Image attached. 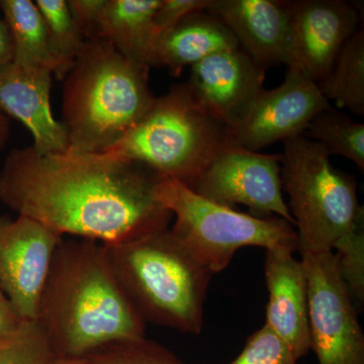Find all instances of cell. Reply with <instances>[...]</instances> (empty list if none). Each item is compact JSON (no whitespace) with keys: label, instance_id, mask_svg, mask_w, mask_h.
Segmentation results:
<instances>
[{"label":"cell","instance_id":"9a60e30c","mask_svg":"<svg viewBox=\"0 0 364 364\" xmlns=\"http://www.w3.org/2000/svg\"><path fill=\"white\" fill-rule=\"evenodd\" d=\"M264 274L269 294L265 325L289 345L299 360L310 351L305 267L294 253L267 250Z\"/></svg>","mask_w":364,"mask_h":364},{"label":"cell","instance_id":"44dd1931","mask_svg":"<svg viewBox=\"0 0 364 364\" xmlns=\"http://www.w3.org/2000/svg\"><path fill=\"white\" fill-rule=\"evenodd\" d=\"M304 136L320 143L330 156L347 158L364 171L363 124L331 107L314 117Z\"/></svg>","mask_w":364,"mask_h":364},{"label":"cell","instance_id":"ba28073f","mask_svg":"<svg viewBox=\"0 0 364 364\" xmlns=\"http://www.w3.org/2000/svg\"><path fill=\"white\" fill-rule=\"evenodd\" d=\"M308 279L310 350L318 364H364L359 314L337 270L333 251H301Z\"/></svg>","mask_w":364,"mask_h":364},{"label":"cell","instance_id":"ffe728a7","mask_svg":"<svg viewBox=\"0 0 364 364\" xmlns=\"http://www.w3.org/2000/svg\"><path fill=\"white\" fill-rule=\"evenodd\" d=\"M321 92L328 102L333 100L358 116L364 114V30L359 26L320 83Z\"/></svg>","mask_w":364,"mask_h":364},{"label":"cell","instance_id":"7c38bea8","mask_svg":"<svg viewBox=\"0 0 364 364\" xmlns=\"http://www.w3.org/2000/svg\"><path fill=\"white\" fill-rule=\"evenodd\" d=\"M331 107L317 83L287 71L279 87L261 92L240 124L227 129L228 143L257 152L303 136L314 117Z\"/></svg>","mask_w":364,"mask_h":364},{"label":"cell","instance_id":"277c9868","mask_svg":"<svg viewBox=\"0 0 364 364\" xmlns=\"http://www.w3.org/2000/svg\"><path fill=\"white\" fill-rule=\"evenodd\" d=\"M105 247L117 282L144 322L200 334L213 273L169 229Z\"/></svg>","mask_w":364,"mask_h":364},{"label":"cell","instance_id":"4dcf8cb0","mask_svg":"<svg viewBox=\"0 0 364 364\" xmlns=\"http://www.w3.org/2000/svg\"><path fill=\"white\" fill-rule=\"evenodd\" d=\"M11 135V119L0 112V151L4 150Z\"/></svg>","mask_w":364,"mask_h":364},{"label":"cell","instance_id":"4fadbf2b","mask_svg":"<svg viewBox=\"0 0 364 364\" xmlns=\"http://www.w3.org/2000/svg\"><path fill=\"white\" fill-rule=\"evenodd\" d=\"M265 69L241 49L217 53L191 67L196 100L227 129L240 124L263 90Z\"/></svg>","mask_w":364,"mask_h":364},{"label":"cell","instance_id":"8fae6325","mask_svg":"<svg viewBox=\"0 0 364 364\" xmlns=\"http://www.w3.org/2000/svg\"><path fill=\"white\" fill-rule=\"evenodd\" d=\"M63 236L31 218L0 215V289L25 321H36L53 256Z\"/></svg>","mask_w":364,"mask_h":364},{"label":"cell","instance_id":"f546056e","mask_svg":"<svg viewBox=\"0 0 364 364\" xmlns=\"http://www.w3.org/2000/svg\"><path fill=\"white\" fill-rule=\"evenodd\" d=\"M14 43L6 21L0 18V69L14 61Z\"/></svg>","mask_w":364,"mask_h":364},{"label":"cell","instance_id":"484cf974","mask_svg":"<svg viewBox=\"0 0 364 364\" xmlns=\"http://www.w3.org/2000/svg\"><path fill=\"white\" fill-rule=\"evenodd\" d=\"M229 364H298L289 345L263 326L249 337L240 355Z\"/></svg>","mask_w":364,"mask_h":364},{"label":"cell","instance_id":"9c48e42d","mask_svg":"<svg viewBox=\"0 0 364 364\" xmlns=\"http://www.w3.org/2000/svg\"><path fill=\"white\" fill-rule=\"evenodd\" d=\"M280 162L282 155L228 143L188 188L210 202L247 205L255 217H279L294 226L282 195Z\"/></svg>","mask_w":364,"mask_h":364},{"label":"cell","instance_id":"3957f363","mask_svg":"<svg viewBox=\"0 0 364 364\" xmlns=\"http://www.w3.org/2000/svg\"><path fill=\"white\" fill-rule=\"evenodd\" d=\"M149 71L107 41L85 40L64 78L61 123L67 153L98 154L123 138L156 100Z\"/></svg>","mask_w":364,"mask_h":364},{"label":"cell","instance_id":"d4e9b609","mask_svg":"<svg viewBox=\"0 0 364 364\" xmlns=\"http://www.w3.org/2000/svg\"><path fill=\"white\" fill-rule=\"evenodd\" d=\"M86 358L93 364H186L166 347L146 337L107 345Z\"/></svg>","mask_w":364,"mask_h":364},{"label":"cell","instance_id":"d6986e66","mask_svg":"<svg viewBox=\"0 0 364 364\" xmlns=\"http://www.w3.org/2000/svg\"><path fill=\"white\" fill-rule=\"evenodd\" d=\"M14 43V63L28 68H47L54 75L56 64L53 59L49 36L44 18L32 0H0Z\"/></svg>","mask_w":364,"mask_h":364},{"label":"cell","instance_id":"30bf717a","mask_svg":"<svg viewBox=\"0 0 364 364\" xmlns=\"http://www.w3.org/2000/svg\"><path fill=\"white\" fill-rule=\"evenodd\" d=\"M289 13V70L320 83L345 43L358 30L360 11L343 0L287 2Z\"/></svg>","mask_w":364,"mask_h":364},{"label":"cell","instance_id":"1f68e13d","mask_svg":"<svg viewBox=\"0 0 364 364\" xmlns=\"http://www.w3.org/2000/svg\"><path fill=\"white\" fill-rule=\"evenodd\" d=\"M54 364H93L87 358H56Z\"/></svg>","mask_w":364,"mask_h":364},{"label":"cell","instance_id":"6da1fadb","mask_svg":"<svg viewBox=\"0 0 364 364\" xmlns=\"http://www.w3.org/2000/svg\"><path fill=\"white\" fill-rule=\"evenodd\" d=\"M160 177L97 154L42 155L14 148L0 171V202L61 236L119 245L168 229L155 195Z\"/></svg>","mask_w":364,"mask_h":364},{"label":"cell","instance_id":"4316f807","mask_svg":"<svg viewBox=\"0 0 364 364\" xmlns=\"http://www.w3.org/2000/svg\"><path fill=\"white\" fill-rule=\"evenodd\" d=\"M210 4L212 0H161L154 16L157 42L191 14L208 9Z\"/></svg>","mask_w":364,"mask_h":364},{"label":"cell","instance_id":"cb8c5ba5","mask_svg":"<svg viewBox=\"0 0 364 364\" xmlns=\"http://www.w3.org/2000/svg\"><path fill=\"white\" fill-rule=\"evenodd\" d=\"M56 356L37 321L0 338V364H54Z\"/></svg>","mask_w":364,"mask_h":364},{"label":"cell","instance_id":"7a4b0ae2","mask_svg":"<svg viewBox=\"0 0 364 364\" xmlns=\"http://www.w3.org/2000/svg\"><path fill=\"white\" fill-rule=\"evenodd\" d=\"M36 321L56 358H86L146 337V323L117 282L104 244L75 237L57 246Z\"/></svg>","mask_w":364,"mask_h":364},{"label":"cell","instance_id":"52a82bcc","mask_svg":"<svg viewBox=\"0 0 364 364\" xmlns=\"http://www.w3.org/2000/svg\"><path fill=\"white\" fill-rule=\"evenodd\" d=\"M155 195L176 215L171 233L213 274L224 270L246 246L299 251L296 230L282 218L255 217L210 202L176 179H160Z\"/></svg>","mask_w":364,"mask_h":364},{"label":"cell","instance_id":"ac0fdd59","mask_svg":"<svg viewBox=\"0 0 364 364\" xmlns=\"http://www.w3.org/2000/svg\"><path fill=\"white\" fill-rule=\"evenodd\" d=\"M161 0H107L97 39L107 41L124 58L153 67L157 38L154 16Z\"/></svg>","mask_w":364,"mask_h":364},{"label":"cell","instance_id":"603a6c76","mask_svg":"<svg viewBox=\"0 0 364 364\" xmlns=\"http://www.w3.org/2000/svg\"><path fill=\"white\" fill-rule=\"evenodd\" d=\"M364 215L359 214L353 229L335 245L340 279L359 315L364 306Z\"/></svg>","mask_w":364,"mask_h":364},{"label":"cell","instance_id":"e0dca14e","mask_svg":"<svg viewBox=\"0 0 364 364\" xmlns=\"http://www.w3.org/2000/svg\"><path fill=\"white\" fill-rule=\"evenodd\" d=\"M240 49L238 41L226 23L208 9L191 14L158 40L153 67H164L179 76L217 53Z\"/></svg>","mask_w":364,"mask_h":364},{"label":"cell","instance_id":"5b68a950","mask_svg":"<svg viewBox=\"0 0 364 364\" xmlns=\"http://www.w3.org/2000/svg\"><path fill=\"white\" fill-rule=\"evenodd\" d=\"M228 144L227 128L186 83L156 97L149 111L100 157L142 165L160 178L191 186Z\"/></svg>","mask_w":364,"mask_h":364},{"label":"cell","instance_id":"f1b7e54d","mask_svg":"<svg viewBox=\"0 0 364 364\" xmlns=\"http://www.w3.org/2000/svg\"><path fill=\"white\" fill-rule=\"evenodd\" d=\"M25 320L21 318L4 291L0 289V338L16 332Z\"/></svg>","mask_w":364,"mask_h":364},{"label":"cell","instance_id":"5bb4252c","mask_svg":"<svg viewBox=\"0 0 364 364\" xmlns=\"http://www.w3.org/2000/svg\"><path fill=\"white\" fill-rule=\"evenodd\" d=\"M53 73L11 62L0 69V112L20 121L32 134L33 149L42 155L62 154L68 138L51 109Z\"/></svg>","mask_w":364,"mask_h":364},{"label":"cell","instance_id":"7402d4cb","mask_svg":"<svg viewBox=\"0 0 364 364\" xmlns=\"http://www.w3.org/2000/svg\"><path fill=\"white\" fill-rule=\"evenodd\" d=\"M44 18L53 59L54 76L64 80L74 65L85 39L72 16L67 0H36Z\"/></svg>","mask_w":364,"mask_h":364},{"label":"cell","instance_id":"2e32d148","mask_svg":"<svg viewBox=\"0 0 364 364\" xmlns=\"http://www.w3.org/2000/svg\"><path fill=\"white\" fill-rule=\"evenodd\" d=\"M208 11L226 23L244 52L263 69L286 64L289 33L287 2L212 0Z\"/></svg>","mask_w":364,"mask_h":364},{"label":"cell","instance_id":"8992f818","mask_svg":"<svg viewBox=\"0 0 364 364\" xmlns=\"http://www.w3.org/2000/svg\"><path fill=\"white\" fill-rule=\"evenodd\" d=\"M284 147L282 189L298 228L299 251H333L363 210L355 177L335 168L325 148L306 136L284 141Z\"/></svg>","mask_w":364,"mask_h":364},{"label":"cell","instance_id":"83f0119b","mask_svg":"<svg viewBox=\"0 0 364 364\" xmlns=\"http://www.w3.org/2000/svg\"><path fill=\"white\" fill-rule=\"evenodd\" d=\"M107 0H67L72 16L85 40L97 39V26Z\"/></svg>","mask_w":364,"mask_h":364}]
</instances>
